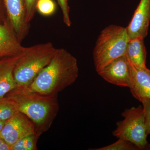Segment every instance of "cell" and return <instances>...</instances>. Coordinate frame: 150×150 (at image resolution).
<instances>
[{
  "instance_id": "obj_7",
  "label": "cell",
  "mask_w": 150,
  "mask_h": 150,
  "mask_svg": "<svg viewBox=\"0 0 150 150\" xmlns=\"http://www.w3.org/2000/svg\"><path fill=\"white\" fill-rule=\"evenodd\" d=\"M97 73L112 84L129 88L132 86L131 66L125 55L113 60Z\"/></svg>"
},
{
  "instance_id": "obj_14",
  "label": "cell",
  "mask_w": 150,
  "mask_h": 150,
  "mask_svg": "<svg viewBox=\"0 0 150 150\" xmlns=\"http://www.w3.org/2000/svg\"><path fill=\"white\" fill-rule=\"evenodd\" d=\"M18 112L15 103L4 97L0 99V121H6Z\"/></svg>"
},
{
  "instance_id": "obj_13",
  "label": "cell",
  "mask_w": 150,
  "mask_h": 150,
  "mask_svg": "<svg viewBox=\"0 0 150 150\" xmlns=\"http://www.w3.org/2000/svg\"><path fill=\"white\" fill-rule=\"evenodd\" d=\"M144 39L141 37L129 39L125 54L131 65L143 69H147L146 66L147 53Z\"/></svg>"
},
{
  "instance_id": "obj_12",
  "label": "cell",
  "mask_w": 150,
  "mask_h": 150,
  "mask_svg": "<svg viewBox=\"0 0 150 150\" xmlns=\"http://www.w3.org/2000/svg\"><path fill=\"white\" fill-rule=\"evenodd\" d=\"M19 56L0 59V99L17 88L13 71Z\"/></svg>"
},
{
  "instance_id": "obj_4",
  "label": "cell",
  "mask_w": 150,
  "mask_h": 150,
  "mask_svg": "<svg viewBox=\"0 0 150 150\" xmlns=\"http://www.w3.org/2000/svg\"><path fill=\"white\" fill-rule=\"evenodd\" d=\"M129 39L126 28L110 25L103 30L93 51L97 72L113 60L125 55Z\"/></svg>"
},
{
  "instance_id": "obj_19",
  "label": "cell",
  "mask_w": 150,
  "mask_h": 150,
  "mask_svg": "<svg viewBox=\"0 0 150 150\" xmlns=\"http://www.w3.org/2000/svg\"><path fill=\"white\" fill-rule=\"evenodd\" d=\"M38 0H25L26 8V18L28 22H30L36 13V6Z\"/></svg>"
},
{
  "instance_id": "obj_17",
  "label": "cell",
  "mask_w": 150,
  "mask_h": 150,
  "mask_svg": "<svg viewBox=\"0 0 150 150\" xmlns=\"http://www.w3.org/2000/svg\"><path fill=\"white\" fill-rule=\"evenodd\" d=\"M93 150H139L132 142L123 139H118L117 142L103 147L93 149Z\"/></svg>"
},
{
  "instance_id": "obj_20",
  "label": "cell",
  "mask_w": 150,
  "mask_h": 150,
  "mask_svg": "<svg viewBox=\"0 0 150 150\" xmlns=\"http://www.w3.org/2000/svg\"><path fill=\"white\" fill-rule=\"evenodd\" d=\"M141 102L143 104L144 110L147 132L149 135L150 134V99L144 98L142 100ZM148 149L150 150V144H149Z\"/></svg>"
},
{
  "instance_id": "obj_1",
  "label": "cell",
  "mask_w": 150,
  "mask_h": 150,
  "mask_svg": "<svg viewBox=\"0 0 150 150\" xmlns=\"http://www.w3.org/2000/svg\"><path fill=\"white\" fill-rule=\"evenodd\" d=\"M79 76L76 59L64 48H58L50 63L28 86L40 94L55 96L76 81Z\"/></svg>"
},
{
  "instance_id": "obj_2",
  "label": "cell",
  "mask_w": 150,
  "mask_h": 150,
  "mask_svg": "<svg viewBox=\"0 0 150 150\" xmlns=\"http://www.w3.org/2000/svg\"><path fill=\"white\" fill-rule=\"evenodd\" d=\"M5 97L13 101L18 111L32 121L39 136L50 129L59 110L57 96L43 95L27 87L16 88Z\"/></svg>"
},
{
  "instance_id": "obj_5",
  "label": "cell",
  "mask_w": 150,
  "mask_h": 150,
  "mask_svg": "<svg viewBox=\"0 0 150 150\" xmlns=\"http://www.w3.org/2000/svg\"><path fill=\"white\" fill-rule=\"evenodd\" d=\"M121 115L124 119L116 123V129L112 132L113 136L130 141L139 150L148 149V134L143 106L126 109Z\"/></svg>"
},
{
  "instance_id": "obj_10",
  "label": "cell",
  "mask_w": 150,
  "mask_h": 150,
  "mask_svg": "<svg viewBox=\"0 0 150 150\" xmlns=\"http://www.w3.org/2000/svg\"><path fill=\"white\" fill-rule=\"evenodd\" d=\"M21 43L7 20L0 23V59L21 55L26 47Z\"/></svg>"
},
{
  "instance_id": "obj_3",
  "label": "cell",
  "mask_w": 150,
  "mask_h": 150,
  "mask_svg": "<svg viewBox=\"0 0 150 150\" xmlns=\"http://www.w3.org/2000/svg\"><path fill=\"white\" fill-rule=\"evenodd\" d=\"M57 50L51 42L26 47L14 68L13 76L17 88L27 87L32 83L50 63Z\"/></svg>"
},
{
  "instance_id": "obj_23",
  "label": "cell",
  "mask_w": 150,
  "mask_h": 150,
  "mask_svg": "<svg viewBox=\"0 0 150 150\" xmlns=\"http://www.w3.org/2000/svg\"><path fill=\"white\" fill-rule=\"evenodd\" d=\"M6 121H0V131L2 130L5 123Z\"/></svg>"
},
{
  "instance_id": "obj_6",
  "label": "cell",
  "mask_w": 150,
  "mask_h": 150,
  "mask_svg": "<svg viewBox=\"0 0 150 150\" xmlns=\"http://www.w3.org/2000/svg\"><path fill=\"white\" fill-rule=\"evenodd\" d=\"M36 134L34 123L27 116L18 111L6 121L0 131V138L12 146L23 137Z\"/></svg>"
},
{
  "instance_id": "obj_16",
  "label": "cell",
  "mask_w": 150,
  "mask_h": 150,
  "mask_svg": "<svg viewBox=\"0 0 150 150\" xmlns=\"http://www.w3.org/2000/svg\"><path fill=\"white\" fill-rule=\"evenodd\" d=\"M56 5L54 0H38L36 6V11L44 16H50L56 12Z\"/></svg>"
},
{
  "instance_id": "obj_21",
  "label": "cell",
  "mask_w": 150,
  "mask_h": 150,
  "mask_svg": "<svg viewBox=\"0 0 150 150\" xmlns=\"http://www.w3.org/2000/svg\"><path fill=\"white\" fill-rule=\"evenodd\" d=\"M0 150H11V147L0 138Z\"/></svg>"
},
{
  "instance_id": "obj_8",
  "label": "cell",
  "mask_w": 150,
  "mask_h": 150,
  "mask_svg": "<svg viewBox=\"0 0 150 150\" xmlns=\"http://www.w3.org/2000/svg\"><path fill=\"white\" fill-rule=\"evenodd\" d=\"M1 1L5 8L9 24L21 42L28 34L30 29V23L26 21L25 0Z\"/></svg>"
},
{
  "instance_id": "obj_11",
  "label": "cell",
  "mask_w": 150,
  "mask_h": 150,
  "mask_svg": "<svg viewBox=\"0 0 150 150\" xmlns=\"http://www.w3.org/2000/svg\"><path fill=\"white\" fill-rule=\"evenodd\" d=\"M131 66L132 84L130 89L132 96L140 102L144 98L150 99V70Z\"/></svg>"
},
{
  "instance_id": "obj_22",
  "label": "cell",
  "mask_w": 150,
  "mask_h": 150,
  "mask_svg": "<svg viewBox=\"0 0 150 150\" xmlns=\"http://www.w3.org/2000/svg\"><path fill=\"white\" fill-rule=\"evenodd\" d=\"M6 20L7 19L4 17L2 2L0 0V23H4Z\"/></svg>"
},
{
  "instance_id": "obj_15",
  "label": "cell",
  "mask_w": 150,
  "mask_h": 150,
  "mask_svg": "<svg viewBox=\"0 0 150 150\" xmlns=\"http://www.w3.org/2000/svg\"><path fill=\"white\" fill-rule=\"evenodd\" d=\"M39 137L35 134L23 137L11 146V150H36V143Z\"/></svg>"
},
{
  "instance_id": "obj_9",
  "label": "cell",
  "mask_w": 150,
  "mask_h": 150,
  "mask_svg": "<svg viewBox=\"0 0 150 150\" xmlns=\"http://www.w3.org/2000/svg\"><path fill=\"white\" fill-rule=\"evenodd\" d=\"M150 22V0H141L131 21L126 28L129 39L146 37Z\"/></svg>"
},
{
  "instance_id": "obj_18",
  "label": "cell",
  "mask_w": 150,
  "mask_h": 150,
  "mask_svg": "<svg viewBox=\"0 0 150 150\" xmlns=\"http://www.w3.org/2000/svg\"><path fill=\"white\" fill-rule=\"evenodd\" d=\"M68 1L69 0H57L58 4L62 9L63 21L67 26L69 27L71 25V22L70 19V7Z\"/></svg>"
}]
</instances>
